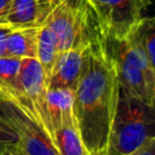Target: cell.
<instances>
[{
	"label": "cell",
	"mask_w": 155,
	"mask_h": 155,
	"mask_svg": "<svg viewBox=\"0 0 155 155\" xmlns=\"http://www.w3.org/2000/svg\"><path fill=\"white\" fill-rule=\"evenodd\" d=\"M11 2H12V0H0V24L4 23V19L8 12Z\"/></svg>",
	"instance_id": "obj_19"
},
{
	"label": "cell",
	"mask_w": 155,
	"mask_h": 155,
	"mask_svg": "<svg viewBox=\"0 0 155 155\" xmlns=\"http://www.w3.org/2000/svg\"><path fill=\"white\" fill-rule=\"evenodd\" d=\"M54 35L59 53L99 38L94 13L87 0H61L45 23Z\"/></svg>",
	"instance_id": "obj_4"
},
{
	"label": "cell",
	"mask_w": 155,
	"mask_h": 155,
	"mask_svg": "<svg viewBox=\"0 0 155 155\" xmlns=\"http://www.w3.org/2000/svg\"><path fill=\"white\" fill-rule=\"evenodd\" d=\"M11 31V28L4 24H0V57L7 56V48H6V42H7V36Z\"/></svg>",
	"instance_id": "obj_18"
},
{
	"label": "cell",
	"mask_w": 155,
	"mask_h": 155,
	"mask_svg": "<svg viewBox=\"0 0 155 155\" xmlns=\"http://www.w3.org/2000/svg\"><path fill=\"white\" fill-rule=\"evenodd\" d=\"M52 140L59 155H90L81 139L76 120L57 127Z\"/></svg>",
	"instance_id": "obj_13"
},
{
	"label": "cell",
	"mask_w": 155,
	"mask_h": 155,
	"mask_svg": "<svg viewBox=\"0 0 155 155\" xmlns=\"http://www.w3.org/2000/svg\"><path fill=\"white\" fill-rule=\"evenodd\" d=\"M39 29L35 27L11 29L6 48L7 56L18 58H36Z\"/></svg>",
	"instance_id": "obj_12"
},
{
	"label": "cell",
	"mask_w": 155,
	"mask_h": 155,
	"mask_svg": "<svg viewBox=\"0 0 155 155\" xmlns=\"http://www.w3.org/2000/svg\"><path fill=\"white\" fill-rule=\"evenodd\" d=\"M119 93L115 59L108 42L99 36L87 48L73 104L78 128L90 155H105Z\"/></svg>",
	"instance_id": "obj_1"
},
{
	"label": "cell",
	"mask_w": 155,
	"mask_h": 155,
	"mask_svg": "<svg viewBox=\"0 0 155 155\" xmlns=\"http://www.w3.org/2000/svg\"><path fill=\"white\" fill-rule=\"evenodd\" d=\"M134 33L140 41L155 73V10L151 15L145 16L139 22Z\"/></svg>",
	"instance_id": "obj_15"
},
{
	"label": "cell",
	"mask_w": 155,
	"mask_h": 155,
	"mask_svg": "<svg viewBox=\"0 0 155 155\" xmlns=\"http://www.w3.org/2000/svg\"><path fill=\"white\" fill-rule=\"evenodd\" d=\"M90 45H78L58 54L47 80L48 88H76Z\"/></svg>",
	"instance_id": "obj_8"
},
{
	"label": "cell",
	"mask_w": 155,
	"mask_h": 155,
	"mask_svg": "<svg viewBox=\"0 0 155 155\" xmlns=\"http://www.w3.org/2000/svg\"><path fill=\"white\" fill-rule=\"evenodd\" d=\"M0 117L18 134V147L28 155H59L45 128L15 99L0 91Z\"/></svg>",
	"instance_id": "obj_6"
},
{
	"label": "cell",
	"mask_w": 155,
	"mask_h": 155,
	"mask_svg": "<svg viewBox=\"0 0 155 155\" xmlns=\"http://www.w3.org/2000/svg\"><path fill=\"white\" fill-rule=\"evenodd\" d=\"M74 91L70 88H48L47 90V111L52 131L57 127L75 121ZM53 137V136H52Z\"/></svg>",
	"instance_id": "obj_11"
},
{
	"label": "cell",
	"mask_w": 155,
	"mask_h": 155,
	"mask_svg": "<svg viewBox=\"0 0 155 155\" xmlns=\"http://www.w3.org/2000/svg\"><path fill=\"white\" fill-rule=\"evenodd\" d=\"M58 54H59V51H58L53 33L46 24L41 25L39 29V36H38L36 59L39 61L45 73L46 80H48V76L52 71V68L56 63Z\"/></svg>",
	"instance_id": "obj_14"
},
{
	"label": "cell",
	"mask_w": 155,
	"mask_h": 155,
	"mask_svg": "<svg viewBox=\"0 0 155 155\" xmlns=\"http://www.w3.org/2000/svg\"><path fill=\"white\" fill-rule=\"evenodd\" d=\"M155 137V104L147 103L120 87L105 155H130Z\"/></svg>",
	"instance_id": "obj_2"
},
{
	"label": "cell",
	"mask_w": 155,
	"mask_h": 155,
	"mask_svg": "<svg viewBox=\"0 0 155 155\" xmlns=\"http://www.w3.org/2000/svg\"><path fill=\"white\" fill-rule=\"evenodd\" d=\"M101 38L116 41L130 35L145 17L148 0H87Z\"/></svg>",
	"instance_id": "obj_5"
},
{
	"label": "cell",
	"mask_w": 155,
	"mask_h": 155,
	"mask_svg": "<svg viewBox=\"0 0 155 155\" xmlns=\"http://www.w3.org/2000/svg\"><path fill=\"white\" fill-rule=\"evenodd\" d=\"M130 155H155V137L145 142Z\"/></svg>",
	"instance_id": "obj_17"
},
{
	"label": "cell",
	"mask_w": 155,
	"mask_h": 155,
	"mask_svg": "<svg viewBox=\"0 0 155 155\" xmlns=\"http://www.w3.org/2000/svg\"><path fill=\"white\" fill-rule=\"evenodd\" d=\"M21 61L22 58L18 57H0V91L15 99L21 107L27 110L29 115L34 117L33 108L19 84Z\"/></svg>",
	"instance_id": "obj_10"
},
{
	"label": "cell",
	"mask_w": 155,
	"mask_h": 155,
	"mask_svg": "<svg viewBox=\"0 0 155 155\" xmlns=\"http://www.w3.org/2000/svg\"><path fill=\"white\" fill-rule=\"evenodd\" d=\"M150 1H153V0H148V5H149V2H150Z\"/></svg>",
	"instance_id": "obj_21"
},
{
	"label": "cell",
	"mask_w": 155,
	"mask_h": 155,
	"mask_svg": "<svg viewBox=\"0 0 155 155\" xmlns=\"http://www.w3.org/2000/svg\"><path fill=\"white\" fill-rule=\"evenodd\" d=\"M1 155H28V154L24 153L18 145H16V147H11V148L6 149Z\"/></svg>",
	"instance_id": "obj_20"
},
{
	"label": "cell",
	"mask_w": 155,
	"mask_h": 155,
	"mask_svg": "<svg viewBox=\"0 0 155 155\" xmlns=\"http://www.w3.org/2000/svg\"><path fill=\"white\" fill-rule=\"evenodd\" d=\"M107 42L116 63L120 87L155 104V73L134 30L121 40Z\"/></svg>",
	"instance_id": "obj_3"
},
{
	"label": "cell",
	"mask_w": 155,
	"mask_h": 155,
	"mask_svg": "<svg viewBox=\"0 0 155 155\" xmlns=\"http://www.w3.org/2000/svg\"><path fill=\"white\" fill-rule=\"evenodd\" d=\"M19 84L33 108L35 120L52 138L53 131L47 111V80L36 58H22Z\"/></svg>",
	"instance_id": "obj_7"
},
{
	"label": "cell",
	"mask_w": 155,
	"mask_h": 155,
	"mask_svg": "<svg viewBox=\"0 0 155 155\" xmlns=\"http://www.w3.org/2000/svg\"><path fill=\"white\" fill-rule=\"evenodd\" d=\"M61 0H12L4 25L11 29L44 25Z\"/></svg>",
	"instance_id": "obj_9"
},
{
	"label": "cell",
	"mask_w": 155,
	"mask_h": 155,
	"mask_svg": "<svg viewBox=\"0 0 155 155\" xmlns=\"http://www.w3.org/2000/svg\"><path fill=\"white\" fill-rule=\"evenodd\" d=\"M19 143L17 132L0 117V155L8 148L16 147Z\"/></svg>",
	"instance_id": "obj_16"
},
{
	"label": "cell",
	"mask_w": 155,
	"mask_h": 155,
	"mask_svg": "<svg viewBox=\"0 0 155 155\" xmlns=\"http://www.w3.org/2000/svg\"><path fill=\"white\" fill-rule=\"evenodd\" d=\"M154 103H155V101H154Z\"/></svg>",
	"instance_id": "obj_22"
}]
</instances>
